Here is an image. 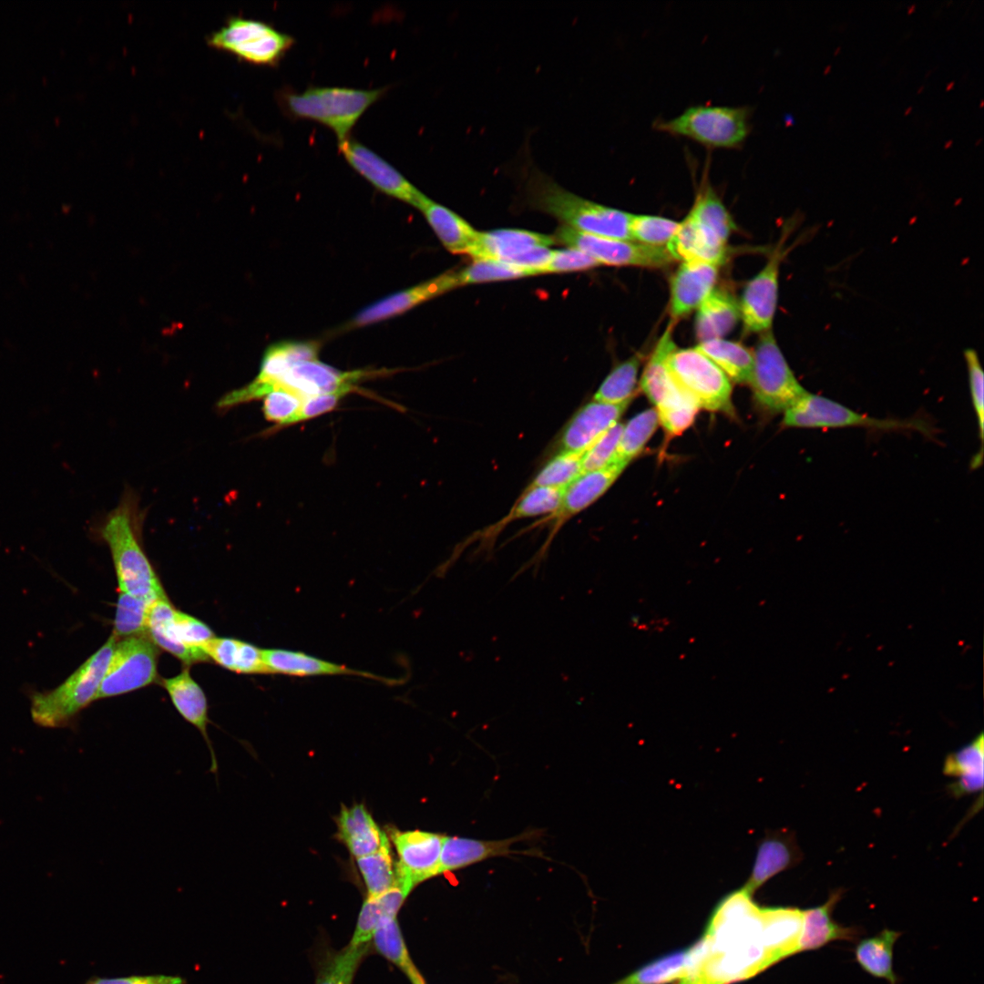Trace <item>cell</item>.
<instances>
[{
	"mask_svg": "<svg viewBox=\"0 0 984 984\" xmlns=\"http://www.w3.org/2000/svg\"><path fill=\"white\" fill-rule=\"evenodd\" d=\"M85 984H186L185 980L178 976L169 975H143L122 978H99L92 977Z\"/></svg>",
	"mask_w": 984,
	"mask_h": 984,
	"instance_id": "58",
	"label": "cell"
},
{
	"mask_svg": "<svg viewBox=\"0 0 984 984\" xmlns=\"http://www.w3.org/2000/svg\"><path fill=\"white\" fill-rule=\"evenodd\" d=\"M674 261H704L721 265L726 259V244L689 217L666 246Z\"/></svg>",
	"mask_w": 984,
	"mask_h": 984,
	"instance_id": "29",
	"label": "cell"
},
{
	"mask_svg": "<svg viewBox=\"0 0 984 984\" xmlns=\"http://www.w3.org/2000/svg\"><path fill=\"white\" fill-rule=\"evenodd\" d=\"M161 683L180 716L200 733L210 756V772L218 779V761L208 733L210 720L207 699L202 689L187 669L174 677L163 679Z\"/></svg>",
	"mask_w": 984,
	"mask_h": 984,
	"instance_id": "25",
	"label": "cell"
},
{
	"mask_svg": "<svg viewBox=\"0 0 984 984\" xmlns=\"http://www.w3.org/2000/svg\"><path fill=\"white\" fill-rule=\"evenodd\" d=\"M338 149L346 162L383 193L418 210L426 200L398 170L359 141L348 137L338 141Z\"/></svg>",
	"mask_w": 984,
	"mask_h": 984,
	"instance_id": "16",
	"label": "cell"
},
{
	"mask_svg": "<svg viewBox=\"0 0 984 984\" xmlns=\"http://www.w3.org/2000/svg\"><path fill=\"white\" fill-rule=\"evenodd\" d=\"M446 835L426 831H394L391 838L399 862L396 878L410 890L417 884L440 875V858Z\"/></svg>",
	"mask_w": 984,
	"mask_h": 984,
	"instance_id": "17",
	"label": "cell"
},
{
	"mask_svg": "<svg viewBox=\"0 0 984 984\" xmlns=\"http://www.w3.org/2000/svg\"><path fill=\"white\" fill-rule=\"evenodd\" d=\"M539 833L538 830H530L498 840L446 835L440 858V875L468 867L493 857L518 854L533 856V850L519 851L514 849L513 845L538 837Z\"/></svg>",
	"mask_w": 984,
	"mask_h": 984,
	"instance_id": "19",
	"label": "cell"
},
{
	"mask_svg": "<svg viewBox=\"0 0 984 984\" xmlns=\"http://www.w3.org/2000/svg\"><path fill=\"white\" fill-rule=\"evenodd\" d=\"M138 518L135 497L126 495L105 517L97 533L109 548L119 592L152 602L167 596L139 543Z\"/></svg>",
	"mask_w": 984,
	"mask_h": 984,
	"instance_id": "2",
	"label": "cell"
},
{
	"mask_svg": "<svg viewBox=\"0 0 984 984\" xmlns=\"http://www.w3.org/2000/svg\"><path fill=\"white\" fill-rule=\"evenodd\" d=\"M680 222L652 215L632 214L630 232L632 241L651 246L666 247Z\"/></svg>",
	"mask_w": 984,
	"mask_h": 984,
	"instance_id": "50",
	"label": "cell"
},
{
	"mask_svg": "<svg viewBox=\"0 0 984 984\" xmlns=\"http://www.w3.org/2000/svg\"><path fill=\"white\" fill-rule=\"evenodd\" d=\"M159 647L148 635L117 641L96 700L125 694L157 679Z\"/></svg>",
	"mask_w": 984,
	"mask_h": 984,
	"instance_id": "12",
	"label": "cell"
},
{
	"mask_svg": "<svg viewBox=\"0 0 984 984\" xmlns=\"http://www.w3.org/2000/svg\"><path fill=\"white\" fill-rule=\"evenodd\" d=\"M459 286L457 272H445L369 305L356 314L353 324L361 327L395 317Z\"/></svg>",
	"mask_w": 984,
	"mask_h": 984,
	"instance_id": "20",
	"label": "cell"
},
{
	"mask_svg": "<svg viewBox=\"0 0 984 984\" xmlns=\"http://www.w3.org/2000/svg\"><path fill=\"white\" fill-rule=\"evenodd\" d=\"M622 429V424H615L583 452V473L600 470L613 463Z\"/></svg>",
	"mask_w": 984,
	"mask_h": 984,
	"instance_id": "54",
	"label": "cell"
},
{
	"mask_svg": "<svg viewBox=\"0 0 984 984\" xmlns=\"http://www.w3.org/2000/svg\"><path fill=\"white\" fill-rule=\"evenodd\" d=\"M419 210L448 251L468 255L476 243L478 231L466 220L428 197Z\"/></svg>",
	"mask_w": 984,
	"mask_h": 984,
	"instance_id": "33",
	"label": "cell"
},
{
	"mask_svg": "<svg viewBox=\"0 0 984 984\" xmlns=\"http://www.w3.org/2000/svg\"><path fill=\"white\" fill-rule=\"evenodd\" d=\"M356 861L367 888V897H375L396 884V870L387 838L377 851L358 857Z\"/></svg>",
	"mask_w": 984,
	"mask_h": 984,
	"instance_id": "42",
	"label": "cell"
},
{
	"mask_svg": "<svg viewBox=\"0 0 984 984\" xmlns=\"http://www.w3.org/2000/svg\"><path fill=\"white\" fill-rule=\"evenodd\" d=\"M152 602L119 592L112 633L116 641L147 635V617Z\"/></svg>",
	"mask_w": 984,
	"mask_h": 984,
	"instance_id": "46",
	"label": "cell"
},
{
	"mask_svg": "<svg viewBox=\"0 0 984 984\" xmlns=\"http://www.w3.org/2000/svg\"><path fill=\"white\" fill-rule=\"evenodd\" d=\"M582 455L583 452L560 451L546 463L528 487L566 488L583 474Z\"/></svg>",
	"mask_w": 984,
	"mask_h": 984,
	"instance_id": "47",
	"label": "cell"
},
{
	"mask_svg": "<svg viewBox=\"0 0 984 984\" xmlns=\"http://www.w3.org/2000/svg\"><path fill=\"white\" fill-rule=\"evenodd\" d=\"M598 266L600 263L589 254L578 249L567 247L552 250L549 261L544 269V274L588 271Z\"/></svg>",
	"mask_w": 984,
	"mask_h": 984,
	"instance_id": "55",
	"label": "cell"
},
{
	"mask_svg": "<svg viewBox=\"0 0 984 984\" xmlns=\"http://www.w3.org/2000/svg\"><path fill=\"white\" fill-rule=\"evenodd\" d=\"M659 425L655 408L646 409L623 425L613 463H627L636 457L654 434Z\"/></svg>",
	"mask_w": 984,
	"mask_h": 984,
	"instance_id": "43",
	"label": "cell"
},
{
	"mask_svg": "<svg viewBox=\"0 0 984 984\" xmlns=\"http://www.w3.org/2000/svg\"><path fill=\"white\" fill-rule=\"evenodd\" d=\"M556 243L553 236L519 229L479 232L468 255L473 260H494L508 263L525 251Z\"/></svg>",
	"mask_w": 984,
	"mask_h": 984,
	"instance_id": "27",
	"label": "cell"
},
{
	"mask_svg": "<svg viewBox=\"0 0 984 984\" xmlns=\"http://www.w3.org/2000/svg\"><path fill=\"white\" fill-rule=\"evenodd\" d=\"M719 265L704 261L682 262L670 282V315L672 325L697 309L712 292Z\"/></svg>",
	"mask_w": 984,
	"mask_h": 984,
	"instance_id": "21",
	"label": "cell"
},
{
	"mask_svg": "<svg viewBox=\"0 0 984 984\" xmlns=\"http://www.w3.org/2000/svg\"><path fill=\"white\" fill-rule=\"evenodd\" d=\"M740 319V305L733 295L725 290H712L697 308L696 337L700 343L723 338Z\"/></svg>",
	"mask_w": 984,
	"mask_h": 984,
	"instance_id": "32",
	"label": "cell"
},
{
	"mask_svg": "<svg viewBox=\"0 0 984 984\" xmlns=\"http://www.w3.org/2000/svg\"><path fill=\"white\" fill-rule=\"evenodd\" d=\"M966 361L970 399L976 415L980 447L973 456L970 467L977 469L983 463V435H984V373L978 353L971 348L964 351Z\"/></svg>",
	"mask_w": 984,
	"mask_h": 984,
	"instance_id": "49",
	"label": "cell"
},
{
	"mask_svg": "<svg viewBox=\"0 0 984 984\" xmlns=\"http://www.w3.org/2000/svg\"><path fill=\"white\" fill-rule=\"evenodd\" d=\"M116 642L111 635L63 683L51 691L33 693L30 709L33 721L43 727H64L95 701Z\"/></svg>",
	"mask_w": 984,
	"mask_h": 984,
	"instance_id": "4",
	"label": "cell"
},
{
	"mask_svg": "<svg viewBox=\"0 0 984 984\" xmlns=\"http://www.w3.org/2000/svg\"><path fill=\"white\" fill-rule=\"evenodd\" d=\"M368 947L369 943L359 947L348 945L326 963L315 984H352L354 974L367 953Z\"/></svg>",
	"mask_w": 984,
	"mask_h": 984,
	"instance_id": "51",
	"label": "cell"
},
{
	"mask_svg": "<svg viewBox=\"0 0 984 984\" xmlns=\"http://www.w3.org/2000/svg\"><path fill=\"white\" fill-rule=\"evenodd\" d=\"M750 381L754 400L766 415L784 413L809 392L799 383L772 330L760 333Z\"/></svg>",
	"mask_w": 984,
	"mask_h": 984,
	"instance_id": "8",
	"label": "cell"
},
{
	"mask_svg": "<svg viewBox=\"0 0 984 984\" xmlns=\"http://www.w3.org/2000/svg\"><path fill=\"white\" fill-rule=\"evenodd\" d=\"M761 910L744 887L725 896L679 984H730L773 965L764 945Z\"/></svg>",
	"mask_w": 984,
	"mask_h": 984,
	"instance_id": "1",
	"label": "cell"
},
{
	"mask_svg": "<svg viewBox=\"0 0 984 984\" xmlns=\"http://www.w3.org/2000/svg\"><path fill=\"white\" fill-rule=\"evenodd\" d=\"M385 91L311 87L302 93L283 91L279 101L289 116L319 122L332 129L341 141L350 137L359 118Z\"/></svg>",
	"mask_w": 984,
	"mask_h": 984,
	"instance_id": "5",
	"label": "cell"
},
{
	"mask_svg": "<svg viewBox=\"0 0 984 984\" xmlns=\"http://www.w3.org/2000/svg\"><path fill=\"white\" fill-rule=\"evenodd\" d=\"M689 959V950H679L643 966L627 978L615 984H665L678 978H682L686 972Z\"/></svg>",
	"mask_w": 984,
	"mask_h": 984,
	"instance_id": "44",
	"label": "cell"
},
{
	"mask_svg": "<svg viewBox=\"0 0 984 984\" xmlns=\"http://www.w3.org/2000/svg\"><path fill=\"white\" fill-rule=\"evenodd\" d=\"M413 984H425V982L424 979L422 978L421 979H419V980L415 981V983H413Z\"/></svg>",
	"mask_w": 984,
	"mask_h": 984,
	"instance_id": "60",
	"label": "cell"
},
{
	"mask_svg": "<svg viewBox=\"0 0 984 984\" xmlns=\"http://www.w3.org/2000/svg\"><path fill=\"white\" fill-rule=\"evenodd\" d=\"M262 656L268 673H280L292 676L316 675H354L388 681L369 672L348 668L344 665L323 661L308 654L281 650H262Z\"/></svg>",
	"mask_w": 984,
	"mask_h": 984,
	"instance_id": "30",
	"label": "cell"
},
{
	"mask_svg": "<svg viewBox=\"0 0 984 984\" xmlns=\"http://www.w3.org/2000/svg\"><path fill=\"white\" fill-rule=\"evenodd\" d=\"M373 939L377 951L398 967L412 983L422 978L409 956L396 917H382Z\"/></svg>",
	"mask_w": 984,
	"mask_h": 984,
	"instance_id": "41",
	"label": "cell"
},
{
	"mask_svg": "<svg viewBox=\"0 0 984 984\" xmlns=\"http://www.w3.org/2000/svg\"><path fill=\"white\" fill-rule=\"evenodd\" d=\"M843 893L842 889L833 891L823 905L803 910L798 952L818 949L835 940L854 941L861 936V928L840 925L832 917Z\"/></svg>",
	"mask_w": 984,
	"mask_h": 984,
	"instance_id": "26",
	"label": "cell"
},
{
	"mask_svg": "<svg viewBox=\"0 0 984 984\" xmlns=\"http://www.w3.org/2000/svg\"><path fill=\"white\" fill-rule=\"evenodd\" d=\"M553 237L556 242L589 254L600 265L662 268L674 261L666 247L588 234L564 225Z\"/></svg>",
	"mask_w": 984,
	"mask_h": 984,
	"instance_id": "13",
	"label": "cell"
},
{
	"mask_svg": "<svg viewBox=\"0 0 984 984\" xmlns=\"http://www.w3.org/2000/svg\"><path fill=\"white\" fill-rule=\"evenodd\" d=\"M628 466L627 463H612L608 466L580 475L564 491L561 502L548 519L553 528L548 541L569 518L597 501L618 479Z\"/></svg>",
	"mask_w": 984,
	"mask_h": 984,
	"instance_id": "23",
	"label": "cell"
},
{
	"mask_svg": "<svg viewBox=\"0 0 984 984\" xmlns=\"http://www.w3.org/2000/svg\"><path fill=\"white\" fill-rule=\"evenodd\" d=\"M785 253L779 243L765 266L744 287L739 305L748 333L771 330L777 306L779 269Z\"/></svg>",
	"mask_w": 984,
	"mask_h": 984,
	"instance_id": "18",
	"label": "cell"
},
{
	"mask_svg": "<svg viewBox=\"0 0 984 984\" xmlns=\"http://www.w3.org/2000/svg\"><path fill=\"white\" fill-rule=\"evenodd\" d=\"M319 349V344L313 342H283L272 344L264 353L255 379L222 396L218 402V407L228 409L242 403L262 399L294 364L318 358Z\"/></svg>",
	"mask_w": 984,
	"mask_h": 984,
	"instance_id": "14",
	"label": "cell"
},
{
	"mask_svg": "<svg viewBox=\"0 0 984 984\" xmlns=\"http://www.w3.org/2000/svg\"><path fill=\"white\" fill-rule=\"evenodd\" d=\"M672 326L670 323L658 341L643 369L640 382L642 393L655 407L679 388L666 367L667 356L677 347L672 339Z\"/></svg>",
	"mask_w": 984,
	"mask_h": 984,
	"instance_id": "36",
	"label": "cell"
},
{
	"mask_svg": "<svg viewBox=\"0 0 984 984\" xmlns=\"http://www.w3.org/2000/svg\"><path fill=\"white\" fill-rule=\"evenodd\" d=\"M782 425L794 428L864 427L880 432L915 431L928 438H933L937 433L926 417L880 419L859 414L832 399L811 393L784 413Z\"/></svg>",
	"mask_w": 984,
	"mask_h": 984,
	"instance_id": "7",
	"label": "cell"
},
{
	"mask_svg": "<svg viewBox=\"0 0 984 984\" xmlns=\"http://www.w3.org/2000/svg\"><path fill=\"white\" fill-rule=\"evenodd\" d=\"M262 401L263 415L266 420L274 424L272 429L277 430L288 426L303 399L289 390L277 388L267 394Z\"/></svg>",
	"mask_w": 984,
	"mask_h": 984,
	"instance_id": "53",
	"label": "cell"
},
{
	"mask_svg": "<svg viewBox=\"0 0 984 984\" xmlns=\"http://www.w3.org/2000/svg\"><path fill=\"white\" fill-rule=\"evenodd\" d=\"M984 773L967 774L958 777L949 786V793L954 797H961L982 791Z\"/></svg>",
	"mask_w": 984,
	"mask_h": 984,
	"instance_id": "59",
	"label": "cell"
},
{
	"mask_svg": "<svg viewBox=\"0 0 984 984\" xmlns=\"http://www.w3.org/2000/svg\"><path fill=\"white\" fill-rule=\"evenodd\" d=\"M751 110L745 106L694 105L678 116L657 118L655 129L683 137L710 149H738L751 132Z\"/></svg>",
	"mask_w": 984,
	"mask_h": 984,
	"instance_id": "6",
	"label": "cell"
},
{
	"mask_svg": "<svg viewBox=\"0 0 984 984\" xmlns=\"http://www.w3.org/2000/svg\"><path fill=\"white\" fill-rule=\"evenodd\" d=\"M803 858L793 831H770L759 842L749 879L744 888L751 894L775 875L794 867Z\"/></svg>",
	"mask_w": 984,
	"mask_h": 984,
	"instance_id": "24",
	"label": "cell"
},
{
	"mask_svg": "<svg viewBox=\"0 0 984 984\" xmlns=\"http://www.w3.org/2000/svg\"><path fill=\"white\" fill-rule=\"evenodd\" d=\"M343 396L340 394H327L305 398L296 415L289 422L288 426L333 411Z\"/></svg>",
	"mask_w": 984,
	"mask_h": 984,
	"instance_id": "57",
	"label": "cell"
},
{
	"mask_svg": "<svg viewBox=\"0 0 984 984\" xmlns=\"http://www.w3.org/2000/svg\"><path fill=\"white\" fill-rule=\"evenodd\" d=\"M147 635L183 663L208 661L204 645L214 638L201 620L177 610L167 597L154 600L148 611Z\"/></svg>",
	"mask_w": 984,
	"mask_h": 984,
	"instance_id": "11",
	"label": "cell"
},
{
	"mask_svg": "<svg viewBox=\"0 0 984 984\" xmlns=\"http://www.w3.org/2000/svg\"><path fill=\"white\" fill-rule=\"evenodd\" d=\"M695 348L710 358L730 381L750 384L753 353L741 343L718 338L701 342Z\"/></svg>",
	"mask_w": 984,
	"mask_h": 984,
	"instance_id": "38",
	"label": "cell"
},
{
	"mask_svg": "<svg viewBox=\"0 0 984 984\" xmlns=\"http://www.w3.org/2000/svg\"><path fill=\"white\" fill-rule=\"evenodd\" d=\"M659 424L669 437H674L689 428L699 411L693 399L679 389L665 401L655 407Z\"/></svg>",
	"mask_w": 984,
	"mask_h": 984,
	"instance_id": "45",
	"label": "cell"
},
{
	"mask_svg": "<svg viewBox=\"0 0 984 984\" xmlns=\"http://www.w3.org/2000/svg\"><path fill=\"white\" fill-rule=\"evenodd\" d=\"M212 48L257 66H276L293 46L290 35L269 24L242 16H231L207 37Z\"/></svg>",
	"mask_w": 984,
	"mask_h": 984,
	"instance_id": "10",
	"label": "cell"
},
{
	"mask_svg": "<svg viewBox=\"0 0 984 984\" xmlns=\"http://www.w3.org/2000/svg\"><path fill=\"white\" fill-rule=\"evenodd\" d=\"M388 370L340 371L316 359L294 364L273 388L289 390L302 399L340 394L346 395L357 390V384L365 378L387 374Z\"/></svg>",
	"mask_w": 984,
	"mask_h": 984,
	"instance_id": "15",
	"label": "cell"
},
{
	"mask_svg": "<svg viewBox=\"0 0 984 984\" xmlns=\"http://www.w3.org/2000/svg\"><path fill=\"white\" fill-rule=\"evenodd\" d=\"M565 488L548 487H528L510 511L495 525L487 528L479 535L480 538L488 541L509 523L524 518H531L541 515H550L559 507Z\"/></svg>",
	"mask_w": 984,
	"mask_h": 984,
	"instance_id": "37",
	"label": "cell"
},
{
	"mask_svg": "<svg viewBox=\"0 0 984 984\" xmlns=\"http://www.w3.org/2000/svg\"><path fill=\"white\" fill-rule=\"evenodd\" d=\"M642 358V354L637 353L617 364L602 381L592 400L612 405L631 401Z\"/></svg>",
	"mask_w": 984,
	"mask_h": 984,
	"instance_id": "40",
	"label": "cell"
},
{
	"mask_svg": "<svg viewBox=\"0 0 984 984\" xmlns=\"http://www.w3.org/2000/svg\"><path fill=\"white\" fill-rule=\"evenodd\" d=\"M944 774L960 777L984 773V736L980 733L970 743L949 753L943 764Z\"/></svg>",
	"mask_w": 984,
	"mask_h": 984,
	"instance_id": "52",
	"label": "cell"
},
{
	"mask_svg": "<svg viewBox=\"0 0 984 984\" xmlns=\"http://www.w3.org/2000/svg\"><path fill=\"white\" fill-rule=\"evenodd\" d=\"M708 168L709 161L706 162L696 198L687 216L726 244L735 224L710 184Z\"/></svg>",
	"mask_w": 984,
	"mask_h": 984,
	"instance_id": "35",
	"label": "cell"
},
{
	"mask_svg": "<svg viewBox=\"0 0 984 984\" xmlns=\"http://www.w3.org/2000/svg\"><path fill=\"white\" fill-rule=\"evenodd\" d=\"M901 932L884 929L877 935L860 940L855 948V958L859 966L873 977L897 984L893 970V948Z\"/></svg>",
	"mask_w": 984,
	"mask_h": 984,
	"instance_id": "39",
	"label": "cell"
},
{
	"mask_svg": "<svg viewBox=\"0 0 984 984\" xmlns=\"http://www.w3.org/2000/svg\"><path fill=\"white\" fill-rule=\"evenodd\" d=\"M764 945L773 964L798 953L803 910L765 907L761 910Z\"/></svg>",
	"mask_w": 984,
	"mask_h": 984,
	"instance_id": "28",
	"label": "cell"
},
{
	"mask_svg": "<svg viewBox=\"0 0 984 984\" xmlns=\"http://www.w3.org/2000/svg\"><path fill=\"white\" fill-rule=\"evenodd\" d=\"M383 917L382 909L376 897H367L364 902L350 946L359 947L369 943Z\"/></svg>",
	"mask_w": 984,
	"mask_h": 984,
	"instance_id": "56",
	"label": "cell"
},
{
	"mask_svg": "<svg viewBox=\"0 0 984 984\" xmlns=\"http://www.w3.org/2000/svg\"><path fill=\"white\" fill-rule=\"evenodd\" d=\"M203 651L209 659L220 666L238 673H268L262 650L245 641L231 638H212Z\"/></svg>",
	"mask_w": 984,
	"mask_h": 984,
	"instance_id": "34",
	"label": "cell"
},
{
	"mask_svg": "<svg viewBox=\"0 0 984 984\" xmlns=\"http://www.w3.org/2000/svg\"><path fill=\"white\" fill-rule=\"evenodd\" d=\"M667 370L698 407L734 415L732 384L726 374L698 349L672 350L666 359Z\"/></svg>",
	"mask_w": 984,
	"mask_h": 984,
	"instance_id": "9",
	"label": "cell"
},
{
	"mask_svg": "<svg viewBox=\"0 0 984 984\" xmlns=\"http://www.w3.org/2000/svg\"><path fill=\"white\" fill-rule=\"evenodd\" d=\"M528 203L561 221V225L588 234L630 240L631 213L584 199L564 189L533 168L526 183Z\"/></svg>",
	"mask_w": 984,
	"mask_h": 984,
	"instance_id": "3",
	"label": "cell"
},
{
	"mask_svg": "<svg viewBox=\"0 0 984 984\" xmlns=\"http://www.w3.org/2000/svg\"><path fill=\"white\" fill-rule=\"evenodd\" d=\"M460 285L477 284L535 276L530 271L494 260H473L457 272Z\"/></svg>",
	"mask_w": 984,
	"mask_h": 984,
	"instance_id": "48",
	"label": "cell"
},
{
	"mask_svg": "<svg viewBox=\"0 0 984 984\" xmlns=\"http://www.w3.org/2000/svg\"><path fill=\"white\" fill-rule=\"evenodd\" d=\"M336 823L338 837L356 858L374 853L387 838L362 804L343 806Z\"/></svg>",
	"mask_w": 984,
	"mask_h": 984,
	"instance_id": "31",
	"label": "cell"
},
{
	"mask_svg": "<svg viewBox=\"0 0 984 984\" xmlns=\"http://www.w3.org/2000/svg\"><path fill=\"white\" fill-rule=\"evenodd\" d=\"M631 401L612 405L590 401L569 421L559 439L560 451L584 452L624 414Z\"/></svg>",
	"mask_w": 984,
	"mask_h": 984,
	"instance_id": "22",
	"label": "cell"
}]
</instances>
